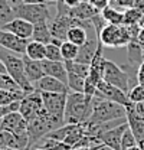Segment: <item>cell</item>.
Instances as JSON below:
<instances>
[{
	"label": "cell",
	"instance_id": "obj_10",
	"mask_svg": "<svg viewBox=\"0 0 144 150\" xmlns=\"http://www.w3.org/2000/svg\"><path fill=\"white\" fill-rule=\"evenodd\" d=\"M0 130H7L15 133L16 136L26 139L29 142V136H28V121L22 117V114L19 111H12L6 114L1 120H0Z\"/></svg>",
	"mask_w": 144,
	"mask_h": 150
},
{
	"label": "cell",
	"instance_id": "obj_20",
	"mask_svg": "<svg viewBox=\"0 0 144 150\" xmlns=\"http://www.w3.org/2000/svg\"><path fill=\"white\" fill-rule=\"evenodd\" d=\"M23 58V64H25V72L28 79L35 85L36 82L45 75L43 68H42V61H33L30 58H28L26 55H22Z\"/></svg>",
	"mask_w": 144,
	"mask_h": 150
},
{
	"label": "cell",
	"instance_id": "obj_44",
	"mask_svg": "<svg viewBox=\"0 0 144 150\" xmlns=\"http://www.w3.org/2000/svg\"><path fill=\"white\" fill-rule=\"evenodd\" d=\"M137 42H138V45L144 49V29H140V33H138V36H137Z\"/></svg>",
	"mask_w": 144,
	"mask_h": 150
},
{
	"label": "cell",
	"instance_id": "obj_30",
	"mask_svg": "<svg viewBox=\"0 0 144 150\" xmlns=\"http://www.w3.org/2000/svg\"><path fill=\"white\" fill-rule=\"evenodd\" d=\"M144 15L141 12H138L136 7H130L124 10V20L123 25L124 26H131V25H140L143 20Z\"/></svg>",
	"mask_w": 144,
	"mask_h": 150
},
{
	"label": "cell",
	"instance_id": "obj_3",
	"mask_svg": "<svg viewBox=\"0 0 144 150\" xmlns=\"http://www.w3.org/2000/svg\"><path fill=\"white\" fill-rule=\"evenodd\" d=\"M120 118H127V110L124 105L104 98L92 97V112L88 120L90 123H108Z\"/></svg>",
	"mask_w": 144,
	"mask_h": 150
},
{
	"label": "cell",
	"instance_id": "obj_17",
	"mask_svg": "<svg viewBox=\"0 0 144 150\" xmlns=\"http://www.w3.org/2000/svg\"><path fill=\"white\" fill-rule=\"evenodd\" d=\"M35 90L40 93H61V94H69V88L65 82L56 79L54 76L43 75L37 82L35 84Z\"/></svg>",
	"mask_w": 144,
	"mask_h": 150
},
{
	"label": "cell",
	"instance_id": "obj_28",
	"mask_svg": "<svg viewBox=\"0 0 144 150\" xmlns=\"http://www.w3.org/2000/svg\"><path fill=\"white\" fill-rule=\"evenodd\" d=\"M61 52H62V58H64V62H68V61H76L78 54H79V46L73 45L69 40H64L61 43Z\"/></svg>",
	"mask_w": 144,
	"mask_h": 150
},
{
	"label": "cell",
	"instance_id": "obj_55",
	"mask_svg": "<svg viewBox=\"0 0 144 150\" xmlns=\"http://www.w3.org/2000/svg\"><path fill=\"white\" fill-rule=\"evenodd\" d=\"M0 150H1V149H0Z\"/></svg>",
	"mask_w": 144,
	"mask_h": 150
},
{
	"label": "cell",
	"instance_id": "obj_29",
	"mask_svg": "<svg viewBox=\"0 0 144 150\" xmlns=\"http://www.w3.org/2000/svg\"><path fill=\"white\" fill-rule=\"evenodd\" d=\"M61 43H62V40H58V39L52 38V42L46 45V59L64 62L62 52H61Z\"/></svg>",
	"mask_w": 144,
	"mask_h": 150
},
{
	"label": "cell",
	"instance_id": "obj_25",
	"mask_svg": "<svg viewBox=\"0 0 144 150\" xmlns=\"http://www.w3.org/2000/svg\"><path fill=\"white\" fill-rule=\"evenodd\" d=\"M101 16L104 18V20L107 22L108 25H118V26H121L123 20H124V12H121L120 9H117V7L109 4L107 9H104L101 12Z\"/></svg>",
	"mask_w": 144,
	"mask_h": 150
},
{
	"label": "cell",
	"instance_id": "obj_15",
	"mask_svg": "<svg viewBox=\"0 0 144 150\" xmlns=\"http://www.w3.org/2000/svg\"><path fill=\"white\" fill-rule=\"evenodd\" d=\"M128 129V123H123L117 127H112L107 131H102L100 136H98V140L105 144L108 147L114 150H121V139H123V134L124 131Z\"/></svg>",
	"mask_w": 144,
	"mask_h": 150
},
{
	"label": "cell",
	"instance_id": "obj_54",
	"mask_svg": "<svg viewBox=\"0 0 144 150\" xmlns=\"http://www.w3.org/2000/svg\"><path fill=\"white\" fill-rule=\"evenodd\" d=\"M111 1H112V0H111Z\"/></svg>",
	"mask_w": 144,
	"mask_h": 150
},
{
	"label": "cell",
	"instance_id": "obj_13",
	"mask_svg": "<svg viewBox=\"0 0 144 150\" xmlns=\"http://www.w3.org/2000/svg\"><path fill=\"white\" fill-rule=\"evenodd\" d=\"M127 110V123H128V127L130 130L133 131L136 140H137V144L143 149L144 147V118H141L136 110H134V104L130 103L126 107Z\"/></svg>",
	"mask_w": 144,
	"mask_h": 150
},
{
	"label": "cell",
	"instance_id": "obj_31",
	"mask_svg": "<svg viewBox=\"0 0 144 150\" xmlns=\"http://www.w3.org/2000/svg\"><path fill=\"white\" fill-rule=\"evenodd\" d=\"M15 18H16L15 12L10 7L9 1L7 0H0V26L9 23L10 20H13Z\"/></svg>",
	"mask_w": 144,
	"mask_h": 150
},
{
	"label": "cell",
	"instance_id": "obj_1",
	"mask_svg": "<svg viewBox=\"0 0 144 150\" xmlns=\"http://www.w3.org/2000/svg\"><path fill=\"white\" fill-rule=\"evenodd\" d=\"M92 112V97L84 93H69L64 114L65 124H84Z\"/></svg>",
	"mask_w": 144,
	"mask_h": 150
},
{
	"label": "cell",
	"instance_id": "obj_14",
	"mask_svg": "<svg viewBox=\"0 0 144 150\" xmlns=\"http://www.w3.org/2000/svg\"><path fill=\"white\" fill-rule=\"evenodd\" d=\"M29 40L30 39H22V38L10 33V32L0 29V46L10 51V52H15L18 55H25Z\"/></svg>",
	"mask_w": 144,
	"mask_h": 150
},
{
	"label": "cell",
	"instance_id": "obj_46",
	"mask_svg": "<svg viewBox=\"0 0 144 150\" xmlns=\"http://www.w3.org/2000/svg\"><path fill=\"white\" fill-rule=\"evenodd\" d=\"M23 3H28V4H37V3H45V0H23Z\"/></svg>",
	"mask_w": 144,
	"mask_h": 150
},
{
	"label": "cell",
	"instance_id": "obj_49",
	"mask_svg": "<svg viewBox=\"0 0 144 150\" xmlns=\"http://www.w3.org/2000/svg\"><path fill=\"white\" fill-rule=\"evenodd\" d=\"M45 3H46V4H56L58 0H45Z\"/></svg>",
	"mask_w": 144,
	"mask_h": 150
},
{
	"label": "cell",
	"instance_id": "obj_11",
	"mask_svg": "<svg viewBox=\"0 0 144 150\" xmlns=\"http://www.w3.org/2000/svg\"><path fill=\"white\" fill-rule=\"evenodd\" d=\"M94 97L104 98V100H108V101L121 104V105H124V107H127V105L131 103V101L128 100V94L124 93L123 90H120V88H117V87H114V85L105 82L104 79L100 81Z\"/></svg>",
	"mask_w": 144,
	"mask_h": 150
},
{
	"label": "cell",
	"instance_id": "obj_4",
	"mask_svg": "<svg viewBox=\"0 0 144 150\" xmlns=\"http://www.w3.org/2000/svg\"><path fill=\"white\" fill-rule=\"evenodd\" d=\"M61 126L55 121V118H52L46 110L39 114L36 118H33L32 121L28 123V136H29V146L28 149H32L39 140H42L48 133H51L55 129H59Z\"/></svg>",
	"mask_w": 144,
	"mask_h": 150
},
{
	"label": "cell",
	"instance_id": "obj_41",
	"mask_svg": "<svg viewBox=\"0 0 144 150\" xmlns=\"http://www.w3.org/2000/svg\"><path fill=\"white\" fill-rule=\"evenodd\" d=\"M134 110H136V112H137L141 118H144V101L143 103H136V104H134Z\"/></svg>",
	"mask_w": 144,
	"mask_h": 150
},
{
	"label": "cell",
	"instance_id": "obj_7",
	"mask_svg": "<svg viewBox=\"0 0 144 150\" xmlns=\"http://www.w3.org/2000/svg\"><path fill=\"white\" fill-rule=\"evenodd\" d=\"M15 16L25 19L30 22L32 25L40 22H51V12L46 3H37V4H28L23 3L15 10Z\"/></svg>",
	"mask_w": 144,
	"mask_h": 150
},
{
	"label": "cell",
	"instance_id": "obj_39",
	"mask_svg": "<svg viewBox=\"0 0 144 150\" xmlns=\"http://www.w3.org/2000/svg\"><path fill=\"white\" fill-rule=\"evenodd\" d=\"M58 1H61L62 4H65L68 9H73V7H76L79 3H82L84 0H58Z\"/></svg>",
	"mask_w": 144,
	"mask_h": 150
},
{
	"label": "cell",
	"instance_id": "obj_24",
	"mask_svg": "<svg viewBox=\"0 0 144 150\" xmlns=\"http://www.w3.org/2000/svg\"><path fill=\"white\" fill-rule=\"evenodd\" d=\"M25 55L33 61H43V59H46V45L30 39L26 46Z\"/></svg>",
	"mask_w": 144,
	"mask_h": 150
},
{
	"label": "cell",
	"instance_id": "obj_36",
	"mask_svg": "<svg viewBox=\"0 0 144 150\" xmlns=\"http://www.w3.org/2000/svg\"><path fill=\"white\" fill-rule=\"evenodd\" d=\"M91 23H92V26H94V29H95V32H97V35L107 26L108 23L104 20V18L101 16V13H98V15H95L94 18L91 19Z\"/></svg>",
	"mask_w": 144,
	"mask_h": 150
},
{
	"label": "cell",
	"instance_id": "obj_52",
	"mask_svg": "<svg viewBox=\"0 0 144 150\" xmlns=\"http://www.w3.org/2000/svg\"><path fill=\"white\" fill-rule=\"evenodd\" d=\"M30 150H43V149H30Z\"/></svg>",
	"mask_w": 144,
	"mask_h": 150
},
{
	"label": "cell",
	"instance_id": "obj_9",
	"mask_svg": "<svg viewBox=\"0 0 144 150\" xmlns=\"http://www.w3.org/2000/svg\"><path fill=\"white\" fill-rule=\"evenodd\" d=\"M45 111L43 107V101H42V95L40 91H33L30 94H26L19 104V112L22 114V117L29 123L33 118H36L39 114Z\"/></svg>",
	"mask_w": 144,
	"mask_h": 150
},
{
	"label": "cell",
	"instance_id": "obj_32",
	"mask_svg": "<svg viewBox=\"0 0 144 150\" xmlns=\"http://www.w3.org/2000/svg\"><path fill=\"white\" fill-rule=\"evenodd\" d=\"M68 88L71 90L72 93H84L85 88V79L78 76V75L68 72V82H66Z\"/></svg>",
	"mask_w": 144,
	"mask_h": 150
},
{
	"label": "cell",
	"instance_id": "obj_27",
	"mask_svg": "<svg viewBox=\"0 0 144 150\" xmlns=\"http://www.w3.org/2000/svg\"><path fill=\"white\" fill-rule=\"evenodd\" d=\"M65 67H66V72H72V74L78 75L84 79L90 74V65L88 64H82V62H78V61H68V62H65Z\"/></svg>",
	"mask_w": 144,
	"mask_h": 150
},
{
	"label": "cell",
	"instance_id": "obj_5",
	"mask_svg": "<svg viewBox=\"0 0 144 150\" xmlns=\"http://www.w3.org/2000/svg\"><path fill=\"white\" fill-rule=\"evenodd\" d=\"M98 40L105 48H124L131 42V36L124 25H107L98 33Z\"/></svg>",
	"mask_w": 144,
	"mask_h": 150
},
{
	"label": "cell",
	"instance_id": "obj_21",
	"mask_svg": "<svg viewBox=\"0 0 144 150\" xmlns=\"http://www.w3.org/2000/svg\"><path fill=\"white\" fill-rule=\"evenodd\" d=\"M127 48V56H128V64L133 65L134 68H138L144 62V49L138 45L137 40H131Z\"/></svg>",
	"mask_w": 144,
	"mask_h": 150
},
{
	"label": "cell",
	"instance_id": "obj_34",
	"mask_svg": "<svg viewBox=\"0 0 144 150\" xmlns=\"http://www.w3.org/2000/svg\"><path fill=\"white\" fill-rule=\"evenodd\" d=\"M134 146H138V144H137V140H136L133 131L130 130V127H128L124 131L123 139H121V150H128V149H131V147H134Z\"/></svg>",
	"mask_w": 144,
	"mask_h": 150
},
{
	"label": "cell",
	"instance_id": "obj_12",
	"mask_svg": "<svg viewBox=\"0 0 144 150\" xmlns=\"http://www.w3.org/2000/svg\"><path fill=\"white\" fill-rule=\"evenodd\" d=\"M81 20L75 19L72 16H58L55 15V18L49 22V29H51V35L54 39L58 40H66V33L72 26L78 25Z\"/></svg>",
	"mask_w": 144,
	"mask_h": 150
},
{
	"label": "cell",
	"instance_id": "obj_40",
	"mask_svg": "<svg viewBox=\"0 0 144 150\" xmlns=\"http://www.w3.org/2000/svg\"><path fill=\"white\" fill-rule=\"evenodd\" d=\"M137 82L140 85H144V62L138 67V74H137Z\"/></svg>",
	"mask_w": 144,
	"mask_h": 150
},
{
	"label": "cell",
	"instance_id": "obj_33",
	"mask_svg": "<svg viewBox=\"0 0 144 150\" xmlns=\"http://www.w3.org/2000/svg\"><path fill=\"white\" fill-rule=\"evenodd\" d=\"M128 100L136 104V103H143L144 101V85L137 84L136 87H133L130 91H128Z\"/></svg>",
	"mask_w": 144,
	"mask_h": 150
},
{
	"label": "cell",
	"instance_id": "obj_19",
	"mask_svg": "<svg viewBox=\"0 0 144 150\" xmlns=\"http://www.w3.org/2000/svg\"><path fill=\"white\" fill-rule=\"evenodd\" d=\"M42 68L45 75L54 76L56 79L62 81V82H68V72H66V67L65 62H58V61H49V59H43L42 61Z\"/></svg>",
	"mask_w": 144,
	"mask_h": 150
},
{
	"label": "cell",
	"instance_id": "obj_42",
	"mask_svg": "<svg viewBox=\"0 0 144 150\" xmlns=\"http://www.w3.org/2000/svg\"><path fill=\"white\" fill-rule=\"evenodd\" d=\"M134 7L144 15V0H136V1H134Z\"/></svg>",
	"mask_w": 144,
	"mask_h": 150
},
{
	"label": "cell",
	"instance_id": "obj_43",
	"mask_svg": "<svg viewBox=\"0 0 144 150\" xmlns=\"http://www.w3.org/2000/svg\"><path fill=\"white\" fill-rule=\"evenodd\" d=\"M9 1V4H10V7L13 9V12L18 9L20 4H23V0H7Z\"/></svg>",
	"mask_w": 144,
	"mask_h": 150
},
{
	"label": "cell",
	"instance_id": "obj_23",
	"mask_svg": "<svg viewBox=\"0 0 144 150\" xmlns=\"http://www.w3.org/2000/svg\"><path fill=\"white\" fill-rule=\"evenodd\" d=\"M32 40L40 42V43H51L52 42V35L49 29V22H40L33 25V33H32Z\"/></svg>",
	"mask_w": 144,
	"mask_h": 150
},
{
	"label": "cell",
	"instance_id": "obj_22",
	"mask_svg": "<svg viewBox=\"0 0 144 150\" xmlns=\"http://www.w3.org/2000/svg\"><path fill=\"white\" fill-rule=\"evenodd\" d=\"M98 13L100 12L95 10L88 1H82L76 7H73V9L69 10V16H72V18H75V19H79V20H91Z\"/></svg>",
	"mask_w": 144,
	"mask_h": 150
},
{
	"label": "cell",
	"instance_id": "obj_35",
	"mask_svg": "<svg viewBox=\"0 0 144 150\" xmlns=\"http://www.w3.org/2000/svg\"><path fill=\"white\" fill-rule=\"evenodd\" d=\"M0 90H12V91H18L20 90L18 84L9 76L7 74H0ZM23 91V90H22Z\"/></svg>",
	"mask_w": 144,
	"mask_h": 150
},
{
	"label": "cell",
	"instance_id": "obj_18",
	"mask_svg": "<svg viewBox=\"0 0 144 150\" xmlns=\"http://www.w3.org/2000/svg\"><path fill=\"white\" fill-rule=\"evenodd\" d=\"M91 25V20H81L78 25L72 26L66 33V40L72 42L76 46H82L88 39V28Z\"/></svg>",
	"mask_w": 144,
	"mask_h": 150
},
{
	"label": "cell",
	"instance_id": "obj_6",
	"mask_svg": "<svg viewBox=\"0 0 144 150\" xmlns=\"http://www.w3.org/2000/svg\"><path fill=\"white\" fill-rule=\"evenodd\" d=\"M42 95V101H43V107L46 112L55 118V121L62 127L65 126L64 121V114H65V107H66V97L68 94H61V93H40Z\"/></svg>",
	"mask_w": 144,
	"mask_h": 150
},
{
	"label": "cell",
	"instance_id": "obj_53",
	"mask_svg": "<svg viewBox=\"0 0 144 150\" xmlns=\"http://www.w3.org/2000/svg\"><path fill=\"white\" fill-rule=\"evenodd\" d=\"M84 1H88V0H84Z\"/></svg>",
	"mask_w": 144,
	"mask_h": 150
},
{
	"label": "cell",
	"instance_id": "obj_16",
	"mask_svg": "<svg viewBox=\"0 0 144 150\" xmlns=\"http://www.w3.org/2000/svg\"><path fill=\"white\" fill-rule=\"evenodd\" d=\"M0 29L10 32L16 36L22 38V39H32V33H33V25L25 19L15 18L13 20H10L9 23L0 26Z\"/></svg>",
	"mask_w": 144,
	"mask_h": 150
},
{
	"label": "cell",
	"instance_id": "obj_38",
	"mask_svg": "<svg viewBox=\"0 0 144 150\" xmlns=\"http://www.w3.org/2000/svg\"><path fill=\"white\" fill-rule=\"evenodd\" d=\"M134 1L136 0H112L111 6L117 9H130V7H134Z\"/></svg>",
	"mask_w": 144,
	"mask_h": 150
},
{
	"label": "cell",
	"instance_id": "obj_47",
	"mask_svg": "<svg viewBox=\"0 0 144 150\" xmlns=\"http://www.w3.org/2000/svg\"><path fill=\"white\" fill-rule=\"evenodd\" d=\"M0 74H7V72H6V68H4V65H3L1 61H0Z\"/></svg>",
	"mask_w": 144,
	"mask_h": 150
},
{
	"label": "cell",
	"instance_id": "obj_50",
	"mask_svg": "<svg viewBox=\"0 0 144 150\" xmlns=\"http://www.w3.org/2000/svg\"><path fill=\"white\" fill-rule=\"evenodd\" d=\"M128 150H143L140 146H134V147H131V149H128Z\"/></svg>",
	"mask_w": 144,
	"mask_h": 150
},
{
	"label": "cell",
	"instance_id": "obj_37",
	"mask_svg": "<svg viewBox=\"0 0 144 150\" xmlns=\"http://www.w3.org/2000/svg\"><path fill=\"white\" fill-rule=\"evenodd\" d=\"M88 3H90L95 10H98V12L101 13L104 9H107L108 6L111 4V0H88Z\"/></svg>",
	"mask_w": 144,
	"mask_h": 150
},
{
	"label": "cell",
	"instance_id": "obj_51",
	"mask_svg": "<svg viewBox=\"0 0 144 150\" xmlns=\"http://www.w3.org/2000/svg\"><path fill=\"white\" fill-rule=\"evenodd\" d=\"M140 26H141V29H144V18H143V20H141V23H140Z\"/></svg>",
	"mask_w": 144,
	"mask_h": 150
},
{
	"label": "cell",
	"instance_id": "obj_45",
	"mask_svg": "<svg viewBox=\"0 0 144 150\" xmlns=\"http://www.w3.org/2000/svg\"><path fill=\"white\" fill-rule=\"evenodd\" d=\"M94 150H114V149L108 147V146H105V144H98V146L94 147Z\"/></svg>",
	"mask_w": 144,
	"mask_h": 150
},
{
	"label": "cell",
	"instance_id": "obj_26",
	"mask_svg": "<svg viewBox=\"0 0 144 150\" xmlns=\"http://www.w3.org/2000/svg\"><path fill=\"white\" fill-rule=\"evenodd\" d=\"M26 95L25 91L18 90V91H12V90H0V107H7L16 101H20L23 97Z\"/></svg>",
	"mask_w": 144,
	"mask_h": 150
},
{
	"label": "cell",
	"instance_id": "obj_2",
	"mask_svg": "<svg viewBox=\"0 0 144 150\" xmlns=\"http://www.w3.org/2000/svg\"><path fill=\"white\" fill-rule=\"evenodd\" d=\"M0 61L3 62L7 75L20 87V90H23L26 94H30L36 91L35 85L28 79L26 72H25V64H23V58L22 55H18L15 52H10L4 48L0 46Z\"/></svg>",
	"mask_w": 144,
	"mask_h": 150
},
{
	"label": "cell",
	"instance_id": "obj_8",
	"mask_svg": "<svg viewBox=\"0 0 144 150\" xmlns=\"http://www.w3.org/2000/svg\"><path fill=\"white\" fill-rule=\"evenodd\" d=\"M102 79L105 82H108V84H111V85L123 90L127 94L130 91V78H128L127 72L120 65H117L115 62L109 61L107 58H105V62H104Z\"/></svg>",
	"mask_w": 144,
	"mask_h": 150
},
{
	"label": "cell",
	"instance_id": "obj_48",
	"mask_svg": "<svg viewBox=\"0 0 144 150\" xmlns=\"http://www.w3.org/2000/svg\"><path fill=\"white\" fill-rule=\"evenodd\" d=\"M71 150H94V147H73Z\"/></svg>",
	"mask_w": 144,
	"mask_h": 150
}]
</instances>
